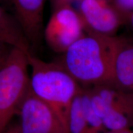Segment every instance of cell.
I'll use <instances>...</instances> for the list:
<instances>
[{
  "label": "cell",
  "mask_w": 133,
  "mask_h": 133,
  "mask_svg": "<svg viewBox=\"0 0 133 133\" xmlns=\"http://www.w3.org/2000/svg\"><path fill=\"white\" fill-rule=\"evenodd\" d=\"M120 37L85 35L63 53L59 61L83 88L116 87L115 62Z\"/></svg>",
  "instance_id": "obj_1"
},
{
  "label": "cell",
  "mask_w": 133,
  "mask_h": 133,
  "mask_svg": "<svg viewBox=\"0 0 133 133\" xmlns=\"http://www.w3.org/2000/svg\"><path fill=\"white\" fill-rule=\"evenodd\" d=\"M26 56L31 70V91L52 109L69 131L71 105L82 87L59 62H44L31 52Z\"/></svg>",
  "instance_id": "obj_2"
},
{
  "label": "cell",
  "mask_w": 133,
  "mask_h": 133,
  "mask_svg": "<svg viewBox=\"0 0 133 133\" xmlns=\"http://www.w3.org/2000/svg\"><path fill=\"white\" fill-rule=\"evenodd\" d=\"M26 53L12 48L0 69V133H3L17 115L30 89L29 67Z\"/></svg>",
  "instance_id": "obj_3"
},
{
  "label": "cell",
  "mask_w": 133,
  "mask_h": 133,
  "mask_svg": "<svg viewBox=\"0 0 133 133\" xmlns=\"http://www.w3.org/2000/svg\"><path fill=\"white\" fill-rule=\"evenodd\" d=\"M85 33L80 15L69 4H65L56 6L44 30L43 36L52 51L63 54Z\"/></svg>",
  "instance_id": "obj_4"
},
{
  "label": "cell",
  "mask_w": 133,
  "mask_h": 133,
  "mask_svg": "<svg viewBox=\"0 0 133 133\" xmlns=\"http://www.w3.org/2000/svg\"><path fill=\"white\" fill-rule=\"evenodd\" d=\"M24 133H69L52 109L29 89L19 108Z\"/></svg>",
  "instance_id": "obj_5"
},
{
  "label": "cell",
  "mask_w": 133,
  "mask_h": 133,
  "mask_svg": "<svg viewBox=\"0 0 133 133\" xmlns=\"http://www.w3.org/2000/svg\"><path fill=\"white\" fill-rule=\"evenodd\" d=\"M79 15L84 22L86 32L115 36L126 21L112 4L105 0H81Z\"/></svg>",
  "instance_id": "obj_6"
},
{
  "label": "cell",
  "mask_w": 133,
  "mask_h": 133,
  "mask_svg": "<svg viewBox=\"0 0 133 133\" xmlns=\"http://www.w3.org/2000/svg\"><path fill=\"white\" fill-rule=\"evenodd\" d=\"M18 21L30 44H37L43 30V10L45 0H11Z\"/></svg>",
  "instance_id": "obj_7"
},
{
  "label": "cell",
  "mask_w": 133,
  "mask_h": 133,
  "mask_svg": "<svg viewBox=\"0 0 133 133\" xmlns=\"http://www.w3.org/2000/svg\"><path fill=\"white\" fill-rule=\"evenodd\" d=\"M116 87L133 93V40L120 37L115 62Z\"/></svg>",
  "instance_id": "obj_8"
},
{
  "label": "cell",
  "mask_w": 133,
  "mask_h": 133,
  "mask_svg": "<svg viewBox=\"0 0 133 133\" xmlns=\"http://www.w3.org/2000/svg\"><path fill=\"white\" fill-rule=\"evenodd\" d=\"M0 44L17 48L26 54L30 44L16 17L0 6Z\"/></svg>",
  "instance_id": "obj_9"
},
{
  "label": "cell",
  "mask_w": 133,
  "mask_h": 133,
  "mask_svg": "<svg viewBox=\"0 0 133 133\" xmlns=\"http://www.w3.org/2000/svg\"><path fill=\"white\" fill-rule=\"evenodd\" d=\"M81 90L75 97L70 109L69 133H89V128L81 102Z\"/></svg>",
  "instance_id": "obj_10"
},
{
  "label": "cell",
  "mask_w": 133,
  "mask_h": 133,
  "mask_svg": "<svg viewBox=\"0 0 133 133\" xmlns=\"http://www.w3.org/2000/svg\"><path fill=\"white\" fill-rule=\"evenodd\" d=\"M112 5L122 16L126 23L128 17L133 12V0H113Z\"/></svg>",
  "instance_id": "obj_11"
},
{
  "label": "cell",
  "mask_w": 133,
  "mask_h": 133,
  "mask_svg": "<svg viewBox=\"0 0 133 133\" xmlns=\"http://www.w3.org/2000/svg\"><path fill=\"white\" fill-rule=\"evenodd\" d=\"M12 48L7 44H0V69L7 61Z\"/></svg>",
  "instance_id": "obj_12"
},
{
  "label": "cell",
  "mask_w": 133,
  "mask_h": 133,
  "mask_svg": "<svg viewBox=\"0 0 133 133\" xmlns=\"http://www.w3.org/2000/svg\"><path fill=\"white\" fill-rule=\"evenodd\" d=\"M3 133H24L19 124H10Z\"/></svg>",
  "instance_id": "obj_13"
},
{
  "label": "cell",
  "mask_w": 133,
  "mask_h": 133,
  "mask_svg": "<svg viewBox=\"0 0 133 133\" xmlns=\"http://www.w3.org/2000/svg\"><path fill=\"white\" fill-rule=\"evenodd\" d=\"M126 23L130 25L131 29L133 30V12H131V14L129 15V16L128 17Z\"/></svg>",
  "instance_id": "obj_14"
},
{
  "label": "cell",
  "mask_w": 133,
  "mask_h": 133,
  "mask_svg": "<svg viewBox=\"0 0 133 133\" xmlns=\"http://www.w3.org/2000/svg\"><path fill=\"white\" fill-rule=\"evenodd\" d=\"M70 1H71V0H56V6H61V5L65 4H69Z\"/></svg>",
  "instance_id": "obj_15"
},
{
  "label": "cell",
  "mask_w": 133,
  "mask_h": 133,
  "mask_svg": "<svg viewBox=\"0 0 133 133\" xmlns=\"http://www.w3.org/2000/svg\"><path fill=\"white\" fill-rule=\"evenodd\" d=\"M118 133H133V130H132L131 128H128L118 131Z\"/></svg>",
  "instance_id": "obj_16"
},
{
  "label": "cell",
  "mask_w": 133,
  "mask_h": 133,
  "mask_svg": "<svg viewBox=\"0 0 133 133\" xmlns=\"http://www.w3.org/2000/svg\"><path fill=\"white\" fill-rule=\"evenodd\" d=\"M132 130H133V129H132Z\"/></svg>",
  "instance_id": "obj_17"
}]
</instances>
